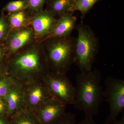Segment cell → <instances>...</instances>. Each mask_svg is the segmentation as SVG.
<instances>
[{"label": "cell", "instance_id": "cell-23", "mask_svg": "<svg viewBox=\"0 0 124 124\" xmlns=\"http://www.w3.org/2000/svg\"><path fill=\"white\" fill-rule=\"evenodd\" d=\"M7 115V106L4 99L0 98V115Z\"/></svg>", "mask_w": 124, "mask_h": 124}, {"label": "cell", "instance_id": "cell-24", "mask_svg": "<svg viewBox=\"0 0 124 124\" xmlns=\"http://www.w3.org/2000/svg\"><path fill=\"white\" fill-rule=\"evenodd\" d=\"M8 75V70L5 63L0 62V78Z\"/></svg>", "mask_w": 124, "mask_h": 124}, {"label": "cell", "instance_id": "cell-26", "mask_svg": "<svg viewBox=\"0 0 124 124\" xmlns=\"http://www.w3.org/2000/svg\"><path fill=\"white\" fill-rule=\"evenodd\" d=\"M0 124H10L8 116L6 115H0Z\"/></svg>", "mask_w": 124, "mask_h": 124}, {"label": "cell", "instance_id": "cell-8", "mask_svg": "<svg viewBox=\"0 0 124 124\" xmlns=\"http://www.w3.org/2000/svg\"><path fill=\"white\" fill-rule=\"evenodd\" d=\"M57 18L44 9L33 14L31 26L37 42H41L48 38L53 31Z\"/></svg>", "mask_w": 124, "mask_h": 124}, {"label": "cell", "instance_id": "cell-27", "mask_svg": "<svg viewBox=\"0 0 124 124\" xmlns=\"http://www.w3.org/2000/svg\"><path fill=\"white\" fill-rule=\"evenodd\" d=\"M124 124V116L123 115V116L121 117L120 120L116 121L114 124Z\"/></svg>", "mask_w": 124, "mask_h": 124}, {"label": "cell", "instance_id": "cell-6", "mask_svg": "<svg viewBox=\"0 0 124 124\" xmlns=\"http://www.w3.org/2000/svg\"><path fill=\"white\" fill-rule=\"evenodd\" d=\"M43 80L54 97L67 105H73L75 88L66 74L50 71Z\"/></svg>", "mask_w": 124, "mask_h": 124}, {"label": "cell", "instance_id": "cell-15", "mask_svg": "<svg viewBox=\"0 0 124 124\" xmlns=\"http://www.w3.org/2000/svg\"><path fill=\"white\" fill-rule=\"evenodd\" d=\"M9 117L10 124H41L33 112L24 107Z\"/></svg>", "mask_w": 124, "mask_h": 124}, {"label": "cell", "instance_id": "cell-14", "mask_svg": "<svg viewBox=\"0 0 124 124\" xmlns=\"http://www.w3.org/2000/svg\"><path fill=\"white\" fill-rule=\"evenodd\" d=\"M75 0H47L46 2V11L54 17H60L71 10Z\"/></svg>", "mask_w": 124, "mask_h": 124}, {"label": "cell", "instance_id": "cell-17", "mask_svg": "<svg viewBox=\"0 0 124 124\" xmlns=\"http://www.w3.org/2000/svg\"><path fill=\"white\" fill-rule=\"evenodd\" d=\"M28 3L27 0H19L10 1L2 8L1 12H8V13L18 12L27 9Z\"/></svg>", "mask_w": 124, "mask_h": 124}, {"label": "cell", "instance_id": "cell-4", "mask_svg": "<svg viewBox=\"0 0 124 124\" xmlns=\"http://www.w3.org/2000/svg\"><path fill=\"white\" fill-rule=\"evenodd\" d=\"M74 63L80 72L87 73L93 69L99 50V40L88 25L81 23L77 26Z\"/></svg>", "mask_w": 124, "mask_h": 124}, {"label": "cell", "instance_id": "cell-19", "mask_svg": "<svg viewBox=\"0 0 124 124\" xmlns=\"http://www.w3.org/2000/svg\"><path fill=\"white\" fill-rule=\"evenodd\" d=\"M15 82L8 75L0 78V98L6 96Z\"/></svg>", "mask_w": 124, "mask_h": 124}, {"label": "cell", "instance_id": "cell-18", "mask_svg": "<svg viewBox=\"0 0 124 124\" xmlns=\"http://www.w3.org/2000/svg\"><path fill=\"white\" fill-rule=\"evenodd\" d=\"M0 16V42H4L8 35L10 28L7 15L1 12Z\"/></svg>", "mask_w": 124, "mask_h": 124}, {"label": "cell", "instance_id": "cell-13", "mask_svg": "<svg viewBox=\"0 0 124 124\" xmlns=\"http://www.w3.org/2000/svg\"><path fill=\"white\" fill-rule=\"evenodd\" d=\"M32 15L27 9L8 13L7 16L10 30L31 26Z\"/></svg>", "mask_w": 124, "mask_h": 124}, {"label": "cell", "instance_id": "cell-9", "mask_svg": "<svg viewBox=\"0 0 124 124\" xmlns=\"http://www.w3.org/2000/svg\"><path fill=\"white\" fill-rule=\"evenodd\" d=\"M67 105L54 97L32 111L41 124H50L66 112Z\"/></svg>", "mask_w": 124, "mask_h": 124}, {"label": "cell", "instance_id": "cell-3", "mask_svg": "<svg viewBox=\"0 0 124 124\" xmlns=\"http://www.w3.org/2000/svg\"><path fill=\"white\" fill-rule=\"evenodd\" d=\"M76 38L49 37L40 42L50 71L66 74L74 63Z\"/></svg>", "mask_w": 124, "mask_h": 124}, {"label": "cell", "instance_id": "cell-22", "mask_svg": "<svg viewBox=\"0 0 124 124\" xmlns=\"http://www.w3.org/2000/svg\"><path fill=\"white\" fill-rule=\"evenodd\" d=\"M8 57L4 42H0V62L5 63Z\"/></svg>", "mask_w": 124, "mask_h": 124}, {"label": "cell", "instance_id": "cell-20", "mask_svg": "<svg viewBox=\"0 0 124 124\" xmlns=\"http://www.w3.org/2000/svg\"><path fill=\"white\" fill-rule=\"evenodd\" d=\"M28 8L27 9L31 14L43 10L44 6L47 0H27Z\"/></svg>", "mask_w": 124, "mask_h": 124}, {"label": "cell", "instance_id": "cell-1", "mask_svg": "<svg viewBox=\"0 0 124 124\" xmlns=\"http://www.w3.org/2000/svg\"><path fill=\"white\" fill-rule=\"evenodd\" d=\"M5 63L8 76L22 85L43 79L50 71L42 45L36 41L9 55Z\"/></svg>", "mask_w": 124, "mask_h": 124}, {"label": "cell", "instance_id": "cell-16", "mask_svg": "<svg viewBox=\"0 0 124 124\" xmlns=\"http://www.w3.org/2000/svg\"><path fill=\"white\" fill-rule=\"evenodd\" d=\"M100 0H75L71 9V13L76 11H79L81 13V18L82 22L86 14L91 10L93 6Z\"/></svg>", "mask_w": 124, "mask_h": 124}, {"label": "cell", "instance_id": "cell-10", "mask_svg": "<svg viewBox=\"0 0 124 124\" xmlns=\"http://www.w3.org/2000/svg\"><path fill=\"white\" fill-rule=\"evenodd\" d=\"M35 41L34 31L31 26L10 30L4 43L9 57Z\"/></svg>", "mask_w": 124, "mask_h": 124}, {"label": "cell", "instance_id": "cell-21", "mask_svg": "<svg viewBox=\"0 0 124 124\" xmlns=\"http://www.w3.org/2000/svg\"><path fill=\"white\" fill-rule=\"evenodd\" d=\"M50 124H76V116L70 112H65Z\"/></svg>", "mask_w": 124, "mask_h": 124}, {"label": "cell", "instance_id": "cell-11", "mask_svg": "<svg viewBox=\"0 0 124 124\" xmlns=\"http://www.w3.org/2000/svg\"><path fill=\"white\" fill-rule=\"evenodd\" d=\"M73 14L68 12L57 18L53 31L49 38H67L71 36L77 21L76 17Z\"/></svg>", "mask_w": 124, "mask_h": 124}, {"label": "cell", "instance_id": "cell-7", "mask_svg": "<svg viewBox=\"0 0 124 124\" xmlns=\"http://www.w3.org/2000/svg\"><path fill=\"white\" fill-rule=\"evenodd\" d=\"M22 85L23 106L31 111L35 110L54 97L43 79Z\"/></svg>", "mask_w": 124, "mask_h": 124}, {"label": "cell", "instance_id": "cell-5", "mask_svg": "<svg viewBox=\"0 0 124 124\" xmlns=\"http://www.w3.org/2000/svg\"><path fill=\"white\" fill-rule=\"evenodd\" d=\"M103 97L109 105L110 114L103 124H113L124 109V80L108 77L104 80Z\"/></svg>", "mask_w": 124, "mask_h": 124}, {"label": "cell", "instance_id": "cell-12", "mask_svg": "<svg viewBox=\"0 0 124 124\" xmlns=\"http://www.w3.org/2000/svg\"><path fill=\"white\" fill-rule=\"evenodd\" d=\"M3 99L6 104L7 116L9 117L24 107L22 85L15 82L7 95Z\"/></svg>", "mask_w": 124, "mask_h": 124}, {"label": "cell", "instance_id": "cell-25", "mask_svg": "<svg viewBox=\"0 0 124 124\" xmlns=\"http://www.w3.org/2000/svg\"><path fill=\"white\" fill-rule=\"evenodd\" d=\"M76 124H98L94 121L93 117L85 116V119Z\"/></svg>", "mask_w": 124, "mask_h": 124}, {"label": "cell", "instance_id": "cell-2", "mask_svg": "<svg viewBox=\"0 0 124 124\" xmlns=\"http://www.w3.org/2000/svg\"><path fill=\"white\" fill-rule=\"evenodd\" d=\"M102 78L101 72L96 68L87 73L79 72L77 75L73 105L75 108L83 111L85 116L93 117L99 113L103 98L101 85Z\"/></svg>", "mask_w": 124, "mask_h": 124}]
</instances>
